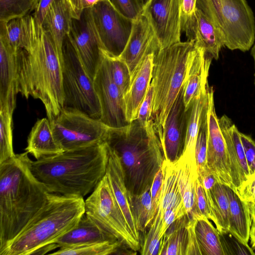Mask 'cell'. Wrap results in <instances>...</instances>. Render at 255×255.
<instances>
[{"label": "cell", "instance_id": "11a10c76", "mask_svg": "<svg viewBox=\"0 0 255 255\" xmlns=\"http://www.w3.org/2000/svg\"><path fill=\"white\" fill-rule=\"evenodd\" d=\"M150 0H139L143 8L146 5Z\"/></svg>", "mask_w": 255, "mask_h": 255}, {"label": "cell", "instance_id": "e0dca14e", "mask_svg": "<svg viewBox=\"0 0 255 255\" xmlns=\"http://www.w3.org/2000/svg\"><path fill=\"white\" fill-rule=\"evenodd\" d=\"M188 121V110L183 100V87L166 120L159 137L164 159L175 162L184 151Z\"/></svg>", "mask_w": 255, "mask_h": 255}, {"label": "cell", "instance_id": "f907efd6", "mask_svg": "<svg viewBox=\"0 0 255 255\" xmlns=\"http://www.w3.org/2000/svg\"><path fill=\"white\" fill-rule=\"evenodd\" d=\"M181 12V25L194 14L197 0H178Z\"/></svg>", "mask_w": 255, "mask_h": 255}, {"label": "cell", "instance_id": "2e32d148", "mask_svg": "<svg viewBox=\"0 0 255 255\" xmlns=\"http://www.w3.org/2000/svg\"><path fill=\"white\" fill-rule=\"evenodd\" d=\"M163 49L180 42L181 12L178 0H150L143 8Z\"/></svg>", "mask_w": 255, "mask_h": 255}, {"label": "cell", "instance_id": "681fc988", "mask_svg": "<svg viewBox=\"0 0 255 255\" xmlns=\"http://www.w3.org/2000/svg\"><path fill=\"white\" fill-rule=\"evenodd\" d=\"M55 0H38L33 17L36 23L42 26L45 15Z\"/></svg>", "mask_w": 255, "mask_h": 255}, {"label": "cell", "instance_id": "d4e9b609", "mask_svg": "<svg viewBox=\"0 0 255 255\" xmlns=\"http://www.w3.org/2000/svg\"><path fill=\"white\" fill-rule=\"evenodd\" d=\"M119 241L84 213L77 225L55 242L59 248Z\"/></svg>", "mask_w": 255, "mask_h": 255}, {"label": "cell", "instance_id": "f546056e", "mask_svg": "<svg viewBox=\"0 0 255 255\" xmlns=\"http://www.w3.org/2000/svg\"><path fill=\"white\" fill-rule=\"evenodd\" d=\"M38 27L33 16L30 15L5 22L6 39L13 50L30 51L35 43Z\"/></svg>", "mask_w": 255, "mask_h": 255}, {"label": "cell", "instance_id": "f35d334b", "mask_svg": "<svg viewBox=\"0 0 255 255\" xmlns=\"http://www.w3.org/2000/svg\"><path fill=\"white\" fill-rule=\"evenodd\" d=\"M104 54L108 61L113 80L125 97L131 83L129 68L126 63L118 57H112Z\"/></svg>", "mask_w": 255, "mask_h": 255}, {"label": "cell", "instance_id": "4316f807", "mask_svg": "<svg viewBox=\"0 0 255 255\" xmlns=\"http://www.w3.org/2000/svg\"><path fill=\"white\" fill-rule=\"evenodd\" d=\"M226 186V185H225ZM229 201V233L248 248L252 219L248 203L231 188L226 186Z\"/></svg>", "mask_w": 255, "mask_h": 255}, {"label": "cell", "instance_id": "c3c4849f", "mask_svg": "<svg viewBox=\"0 0 255 255\" xmlns=\"http://www.w3.org/2000/svg\"><path fill=\"white\" fill-rule=\"evenodd\" d=\"M196 193L197 207L200 215L211 220V215L206 193L198 177L196 183Z\"/></svg>", "mask_w": 255, "mask_h": 255}, {"label": "cell", "instance_id": "bcb514c9", "mask_svg": "<svg viewBox=\"0 0 255 255\" xmlns=\"http://www.w3.org/2000/svg\"><path fill=\"white\" fill-rule=\"evenodd\" d=\"M237 193L247 203H255V172L246 180L238 189Z\"/></svg>", "mask_w": 255, "mask_h": 255}, {"label": "cell", "instance_id": "f1b7e54d", "mask_svg": "<svg viewBox=\"0 0 255 255\" xmlns=\"http://www.w3.org/2000/svg\"><path fill=\"white\" fill-rule=\"evenodd\" d=\"M25 150L36 160L64 151L53 136L48 118L39 119L35 123L28 135Z\"/></svg>", "mask_w": 255, "mask_h": 255}, {"label": "cell", "instance_id": "836d02e7", "mask_svg": "<svg viewBox=\"0 0 255 255\" xmlns=\"http://www.w3.org/2000/svg\"><path fill=\"white\" fill-rule=\"evenodd\" d=\"M187 215L170 225L162 239L159 255H185L187 240Z\"/></svg>", "mask_w": 255, "mask_h": 255}, {"label": "cell", "instance_id": "db71d44e", "mask_svg": "<svg viewBox=\"0 0 255 255\" xmlns=\"http://www.w3.org/2000/svg\"><path fill=\"white\" fill-rule=\"evenodd\" d=\"M254 45L253 46L252 49H251V55L253 57L254 60V63H255V42L254 43Z\"/></svg>", "mask_w": 255, "mask_h": 255}, {"label": "cell", "instance_id": "603a6c76", "mask_svg": "<svg viewBox=\"0 0 255 255\" xmlns=\"http://www.w3.org/2000/svg\"><path fill=\"white\" fill-rule=\"evenodd\" d=\"M154 53L146 55L131 76L129 89L124 97L126 115L130 123L136 120L141 104L150 85Z\"/></svg>", "mask_w": 255, "mask_h": 255}, {"label": "cell", "instance_id": "60d3db41", "mask_svg": "<svg viewBox=\"0 0 255 255\" xmlns=\"http://www.w3.org/2000/svg\"><path fill=\"white\" fill-rule=\"evenodd\" d=\"M116 9L125 17L133 21L143 13L139 0H110Z\"/></svg>", "mask_w": 255, "mask_h": 255}, {"label": "cell", "instance_id": "7dc6e473", "mask_svg": "<svg viewBox=\"0 0 255 255\" xmlns=\"http://www.w3.org/2000/svg\"><path fill=\"white\" fill-rule=\"evenodd\" d=\"M110 0H65L73 18H80L83 11L93 7L99 1Z\"/></svg>", "mask_w": 255, "mask_h": 255}, {"label": "cell", "instance_id": "7c38bea8", "mask_svg": "<svg viewBox=\"0 0 255 255\" xmlns=\"http://www.w3.org/2000/svg\"><path fill=\"white\" fill-rule=\"evenodd\" d=\"M161 168L163 180L158 208L144 239V243L153 245L160 244L163 238L161 229L163 220L170 215L178 218L187 215L179 187L176 162L164 159Z\"/></svg>", "mask_w": 255, "mask_h": 255}, {"label": "cell", "instance_id": "7bdbcfd3", "mask_svg": "<svg viewBox=\"0 0 255 255\" xmlns=\"http://www.w3.org/2000/svg\"><path fill=\"white\" fill-rule=\"evenodd\" d=\"M246 158L251 174L255 172V141L250 135L240 132Z\"/></svg>", "mask_w": 255, "mask_h": 255}, {"label": "cell", "instance_id": "7402d4cb", "mask_svg": "<svg viewBox=\"0 0 255 255\" xmlns=\"http://www.w3.org/2000/svg\"><path fill=\"white\" fill-rule=\"evenodd\" d=\"M108 148L109 157L105 175L130 231L135 239L139 241V232L132 212L131 195L125 184L121 161L114 151Z\"/></svg>", "mask_w": 255, "mask_h": 255}, {"label": "cell", "instance_id": "30bf717a", "mask_svg": "<svg viewBox=\"0 0 255 255\" xmlns=\"http://www.w3.org/2000/svg\"><path fill=\"white\" fill-rule=\"evenodd\" d=\"M50 123L53 136L64 151L103 141L109 128L100 120L79 111L66 108Z\"/></svg>", "mask_w": 255, "mask_h": 255}, {"label": "cell", "instance_id": "83f0119b", "mask_svg": "<svg viewBox=\"0 0 255 255\" xmlns=\"http://www.w3.org/2000/svg\"><path fill=\"white\" fill-rule=\"evenodd\" d=\"M73 17L65 0H55L48 9L42 27L51 34L62 61V48L65 37L71 30Z\"/></svg>", "mask_w": 255, "mask_h": 255}, {"label": "cell", "instance_id": "d6a6232c", "mask_svg": "<svg viewBox=\"0 0 255 255\" xmlns=\"http://www.w3.org/2000/svg\"><path fill=\"white\" fill-rule=\"evenodd\" d=\"M195 231L202 255H227L222 235L207 218L196 219Z\"/></svg>", "mask_w": 255, "mask_h": 255}, {"label": "cell", "instance_id": "277c9868", "mask_svg": "<svg viewBox=\"0 0 255 255\" xmlns=\"http://www.w3.org/2000/svg\"><path fill=\"white\" fill-rule=\"evenodd\" d=\"M17 90L25 98L41 101L51 121L63 109L61 61L50 33L39 26L30 51L16 53Z\"/></svg>", "mask_w": 255, "mask_h": 255}, {"label": "cell", "instance_id": "ac0fdd59", "mask_svg": "<svg viewBox=\"0 0 255 255\" xmlns=\"http://www.w3.org/2000/svg\"><path fill=\"white\" fill-rule=\"evenodd\" d=\"M161 49L158 39L148 18L143 13L132 21L128 42L118 57L128 66L131 76L144 57Z\"/></svg>", "mask_w": 255, "mask_h": 255}, {"label": "cell", "instance_id": "e575fe53", "mask_svg": "<svg viewBox=\"0 0 255 255\" xmlns=\"http://www.w3.org/2000/svg\"><path fill=\"white\" fill-rule=\"evenodd\" d=\"M130 249L119 241L114 242H106L98 243L59 248L51 253L55 255H107L123 254L122 252ZM131 250V249H130Z\"/></svg>", "mask_w": 255, "mask_h": 255}, {"label": "cell", "instance_id": "cb8c5ba5", "mask_svg": "<svg viewBox=\"0 0 255 255\" xmlns=\"http://www.w3.org/2000/svg\"><path fill=\"white\" fill-rule=\"evenodd\" d=\"M213 58L202 48L194 46L188 58L183 89L186 109L202 86L208 83L209 68Z\"/></svg>", "mask_w": 255, "mask_h": 255}, {"label": "cell", "instance_id": "1f68e13d", "mask_svg": "<svg viewBox=\"0 0 255 255\" xmlns=\"http://www.w3.org/2000/svg\"><path fill=\"white\" fill-rule=\"evenodd\" d=\"M212 220L221 235L229 233V201L226 186L217 182L206 191Z\"/></svg>", "mask_w": 255, "mask_h": 255}, {"label": "cell", "instance_id": "8fae6325", "mask_svg": "<svg viewBox=\"0 0 255 255\" xmlns=\"http://www.w3.org/2000/svg\"><path fill=\"white\" fill-rule=\"evenodd\" d=\"M91 15L103 51L110 57H119L128 40L132 20L118 11L110 0L95 4Z\"/></svg>", "mask_w": 255, "mask_h": 255}, {"label": "cell", "instance_id": "f5cc1de1", "mask_svg": "<svg viewBox=\"0 0 255 255\" xmlns=\"http://www.w3.org/2000/svg\"><path fill=\"white\" fill-rule=\"evenodd\" d=\"M251 219L255 220V203H248Z\"/></svg>", "mask_w": 255, "mask_h": 255}, {"label": "cell", "instance_id": "484cf974", "mask_svg": "<svg viewBox=\"0 0 255 255\" xmlns=\"http://www.w3.org/2000/svg\"><path fill=\"white\" fill-rule=\"evenodd\" d=\"M179 189L187 216L196 219L201 216L196 201V183L198 177L196 158L181 155L176 162Z\"/></svg>", "mask_w": 255, "mask_h": 255}, {"label": "cell", "instance_id": "8992f818", "mask_svg": "<svg viewBox=\"0 0 255 255\" xmlns=\"http://www.w3.org/2000/svg\"><path fill=\"white\" fill-rule=\"evenodd\" d=\"M194 43L179 42L154 53L151 84L153 88L152 119L160 137L169 113L181 90Z\"/></svg>", "mask_w": 255, "mask_h": 255}, {"label": "cell", "instance_id": "7a4b0ae2", "mask_svg": "<svg viewBox=\"0 0 255 255\" xmlns=\"http://www.w3.org/2000/svg\"><path fill=\"white\" fill-rule=\"evenodd\" d=\"M28 153L0 163V253L46 202L49 193L34 177Z\"/></svg>", "mask_w": 255, "mask_h": 255}, {"label": "cell", "instance_id": "ee69618b", "mask_svg": "<svg viewBox=\"0 0 255 255\" xmlns=\"http://www.w3.org/2000/svg\"><path fill=\"white\" fill-rule=\"evenodd\" d=\"M196 219H190L187 225V240L185 255H202L195 231Z\"/></svg>", "mask_w": 255, "mask_h": 255}, {"label": "cell", "instance_id": "52a82bcc", "mask_svg": "<svg viewBox=\"0 0 255 255\" xmlns=\"http://www.w3.org/2000/svg\"><path fill=\"white\" fill-rule=\"evenodd\" d=\"M196 7L211 21L224 46L248 51L255 40V21L246 0H197Z\"/></svg>", "mask_w": 255, "mask_h": 255}, {"label": "cell", "instance_id": "816d5d0a", "mask_svg": "<svg viewBox=\"0 0 255 255\" xmlns=\"http://www.w3.org/2000/svg\"><path fill=\"white\" fill-rule=\"evenodd\" d=\"M252 249L255 251V220L252 219V225L250 234Z\"/></svg>", "mask_w": 255, "mask_h": 255}, {"label": "cell", "instance_id": "5bb4252c", "mask_svg": "<svg viewBox=\"0 0 255 255\" xmlns=\"http://www.w3.org/2000/svg\"><path fill=\"white\" fill-rule=\"evenodd\" d=\"M68 35L86 72L94 81L104 59V53L93 24L91 7L85 9L80 18H73Z\"/></svg>", "mask_w": 255, "mask_h": 255}, {"label": "cell", "instance_id": "ba28073f", "mask_svg": "<svg viewBox=\"0 0 255 255\" xmlns=\"http://www.w3.org/2000/svg\"><path fill=\"white\" fill-rule=\"evenodd\" d=\"M61 66L63 108L100 120L101 107L93 80L86 72L68 35L63 42Z\"/></svg>", "mask_w": 255, "mask_h": 255}, {"label": "cell", "instance_id": "d590c367", "mask_svg": "<svg viewBox=\"0 0 255 255\" xmlns=\"http://www.w3.org/2000/svg\"><path fill=\"white\" fill-rule=\"evenodd\" d=\"M12 114L8 107H0V163L15 154L13 148Z\"/></svg>", "mask_w": 255, "mask_h": 255}, {"label": "cell", "instance_id": "9a60e30c", "mask_svg": "<svg viewBox=\"0 0 255 255\" xmlns=\"http://www.w3.org/2000/svg\"><path fill=\"white\" fill-rule=\"evenodd\" d=\"M207 114V167L219 182L235 191L231 178L227 149L215 111L212 87L209 88Z\"/></svg>", "mask_w": 255, "mask_h": 255}, {"label": "cell", "instance_id": "f6af8a7d", "mask_svg": "<svg viewBox=\"0 0 255 255\" xmlns=\"http://www.w3.org/2000/svg\"><path fill=\"white\" fill-rule=\"evenodd\" d=\"M153 99V88L150 83L139 109L137 120L141 122H147L152 119Z\"/></svg>", "mask_w": 255, "mask_h": 255}, {"label": "cell", "instance_id": "6da1fadb", "mask_svg": "<svg viewBox=\"0 0 255 255\" xmlns=\"http://www.w3.org/2000/svg\"><path fill=\"white\" fill-rule=\"evenodd\" d=\"M109 150L104 141L35 161L30 168L48 193L84 198L106 174Z\"/></svg>", "mask_w": 255, "mask_h": 255}, {"label": "cell", "instance_id": "4dcf8cb0", "mask_svg": "<svg viewBox=\"0 0 255 255\" xmlns=\"http://www.w3.org/2000/svg\"><path fill=\"white\" fill-rule=\"evenodd\" d=\"M209 88L208 83L204 84L186 108L188 110V121L182 153L185 156L195 157L196 142L203 112L208 104Z\"/></svg>", "mask_w": 255, "mask_h": 255}, {"label": "cell", "instance_id": "5b68a950", "mask_svg": "<svg viewBox=\"0 0 255 255\" xmlns=\"http://www.w3.org/2000/svg\"><path fill=\"white\" fill-rule=\"evenodd\" d=\"M85 213L82 197L49 193L41 209L0 255H30L55 243L75 227Z\"/></svg>", "mask_w": 255, "mask_h": 255}, {"label": "cell", "instance_id": "8d00e7d4", "mask_svg": "<svg viewBox=\"0 0 255 255\" xmlns=\"http://www.w3.org/2000/svg\"><path fill=\"white\" fill-rule=\"evenodd\" d=\"M132 212L139 232H145L150 226L151 220L150 188L138 195L131 196Z\"/></svg>", "mask_w": 255, "mask_h": 255}, {"label": "cell", "instance_id": "3957f363", "mask_svg": "<svg viewBox=\"0 0 255 255\" xmlns=\"http://www.w3.org/2000/svg\"><path fill=\"white\" fill-rule=\"evenodd\" d=\"M103 141L120 158L131 196L151 188L164 156L152 119H137L119 128H108Z\"/></svg>", "mask_w": 255, "mask_h": 255}, {"label": "cell", "instance_id": "4fadbf2b", "mask_svg": "<svg viewBox=\"0 0 255 255\" xmlns=\"http://www.w3.org/2000/svg\"><path fill=\"white\" fill-rule=\"evenodd\" d=\"M93 82L101 107L100 121L112 128H122L128 125L126 115L124 96L113 80L104 53V59Z\"/></svg>", "mask_w": 255, "mask_h": 255}, {"label": "cell", "instance_id": "44dd1931", "mask_svg": "<svg viewBox=\"0 0 255 255\" xmlns=\"http://www.w3.org/2000/svg\"><path fill=\"white\" fill-rule=\"evenodd\" d=\"M226 143L233 184L237 193L242 184L251 175L240 136V131L226 115L218 118Z\"/></svg>", "mask_w": 255, "mask_h": 255}, {"label": "cell", "instance_id": "ab89813d", "mask_svg": "<svg viewBox=\"0 0 255 255\" xmlns=\"http://www.w3.org/2000/svg\"><path fill=\"white\" fill-rule=\"evenodd\" d=\"M208 104L202 116L195 146V157L198 171L207 167Z\"/></svg>", "mask_w": 255, "mask_h": 255}, {"label": "cell", "instance_id": "9c48e42d", "mask_svg": "<svg viewBox=\"0 0 255 255\" xmlns=\"http://www.w3.org/2000/svg\"><path fill=\"white\" fill-rule=\"evenodd\" d=\"M85 213L126 247L139 250L140 242L130 231L106 175L85 200Z\"/></svg>", "mask_w": 255, "mask_h": 255}, {"label": "cell", "instance_id": "74e56055", "mask_svg": "<svg viewBox=\"0 0 255 255\" xmlns=\"http://www.w3.org/2000/svg\"><path fill=\"white\" fill-rule=\"evenodd\" d=\"M38 0H0V21L22 17L34 10Z\"/></svg>", "mask_w": 255, "mask_h": 255}, {"label": "cell", "instance_id": "b9f144b4", "mask_svg": "<svg viewBox=\"0 0 255 255\" xmlns=\"http://www.w3.org/2000/svg\"><path fill=\"white\" fill-rule=\"evenodd\" d=\"M163 174L162 168L156 174L150 188L151 198L152 222L156 215L163 184Z\"/></svg>", "mask_w": 255, "mask_h": 255}, {"label": "cell", "instance_id": "d6986e66", "mask_svg": "<svg viewBox=\"0 0 255 255\" xmlns=\"http://www.w3.org/2000/svg\"><path fill=\"white\" fill-rule=\"evenodd\" d=\"M181 31L195 47L203 49L213 59L219 58L224 43L213 23L200 9L196 7L194 14L182 25Z\"/></svg>", "mask_w": 255, "mask_h": 255}, {"label": "cell", "instance_id": "ffe728a7", "mask_svg": "<svg viewBox=\"0 0 255 255\" xmlns=\"http://www.w3.org/2000/svg\"><path fill=\"white\" fill-rule=\"evenodd\" d=\"M16 53L6 39L5 26L0 24V107L7 106L13 113L16 107Z\"/></svg>", "mask_w": 255, "mask_h": 255}]
</instances>
